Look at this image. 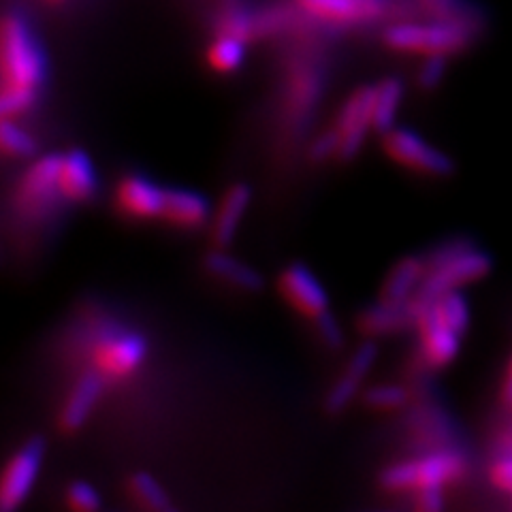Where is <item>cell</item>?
Segmentation results:
<instances>
[{
  "mask_svg": "<svg viewBox=\"0 0 512 512\" xmlns=\"http://www.w3.org/2000/svg\"><path fill=\"white\" fill-rule=\"evenodd\" d=\"M0 116L20 118L35 105L45 79V58L20 13H7L0 30Z\"/></svg>",
  "mask_w": 512,
  "mask_h": 512,
  "instance_id": "1",
  "label": "cell"
},
{
  "mask_svg": "<svg viewBox=\"0 0 512 512\" xmlns=\"http://www.w3.org/2000/svg\"><path fill=\"white\" fill-rule=\"evenodd\" d=\"M427 274L419 288V293L410 301V310L414 318L440 299L446 293L461 291L463 286L483 280L491 271L489 254L468 242H451L440 246L427 259Z\"/></svg>",
  "mask_w": 512,
  "mask_h": 512,
  "instance_id": "2",
  "label": "cell"
},
{
  "mask_svg": "<svg viewBox=\"0 0 512 512\" xmlns=\"http://www.w3.org/2000/svg\"><path fill=\"white\" fill-rule=\"evenodd\" d=\"M480 24L468 22H446L427 20L425 22H395L384 30V43L395 52L416 54V56H444L451 58L474 43Z\"/></svg>",
  "mask_w": 512,
  "mask_h": 512,
  "instance_id": "3",
  "label": "cell"
},
{
  "mask_svg": "<svg viewBox=\"0 0 512 512\" xmlns=\"http://www.w3.org/2000/svg\"><path fill=\"white\" fill-rule=\"evenodd\" d=\"M468 474V459L459 451H436L419 459L395 463L380 476V485L391 493H421L446 489Z\"/></svg>",
  "mask_w": 512,
  "mask_h": 512,
  "instance_id": "4",
  "label": "cell"
},
{
  "mask_svg": "<svg viewBox=\"0 0 512 512\" xmlns=\"http://www.w3.org/2000/svg\"><path fill=\"white\" fill-rule=\"evenodd\" d=\"M148 359V342L135 331H111L90 350V370L105 382L135 376Z\"/></svg>",
  "mask_w": 512,
  "mask_h": 512,
  "instance_id": "5",
  "label": "cell"
},
{
  "mask_svg": "<svg viewBox=\"0 0 512 512\" xmlns=\"http://www.w3.org/2000/svg\"><path fill=\"white\" fill-rule=\"evenodd\" d=\"M382 150L395 165L425 178H446L455 171V163L448 154L431 146L410 128H391L382 133Z\"/></svg>",
  "mask_w": 512,
  "mask_h": 512,
  "instance_id": "6",
  "label": "cell"
},
{
  "mask_svg": "<svg viewBox=\"0 0 512 512\" xmlns=\"http://www.w3.org/2000/svg\"><path fill=\"white\" fill-rule=\"evenodd\" d=\"M374 96L376 86H361L344 101L333 124V133L338 137V160L355 158L367 135L374 131Z\"/></svg>",
  "mask_w": 512,
  "mask_h": 512,
  "instance_id": "7",
  "label": "cell"
},
{
  "mask_svg": "<svg viewBox=\"0 0 512 512\" xmlns=\"http://www.w3.org/2000/svg\"><path fill=\"white\" fill-rule=\"evenodd\" d=\"M58 154H47L37 158L15 188V210L24 218H39L52 210L58 192Z\"/></svg>",
  "mask_w": 512,
  "mask_h": 512,
  "instance_id": "8",
  "label": "cell"
},
{
  "mask_svg": "<svg viewBox=\"0 0 512 512\" xmlns=\"http://www.w3.org/2000/svg\"><path fill=\"white\" fill-rule=\"evenodd\" d=\"M45 444L41 438L28 440L20 451H15L3 470L0 480V510L11 512L20 508L37 483L43 463Z\"/></svg>",
  "mask_w": 512,
  "mask_h": 512,
  "instance_id": "9",
  "label": "cell"
},
{
  "mask_svg": "<svg viewBox=\"0 0 512 512\" xmlns=\"http://www.w3.org/2000/svg\"><path fill=\"white\" fill-rule=\"evenodd\" d=\"M278 291L288 306L303 318L316 320L329 312V297L325 286L318 282V278L306 265H286L278 278Z\"/></svg>",
  "mask_w": 512,
  "mask_h": 512,
  "instance_id": "10",
  "label": "cell"
},
{
  "mask_svg": "<svg viewBox=\"0 0 512 512\" xmlns=\"http://www.w3.org/2000/svg\"><path fill=\"white\" fill-rule=\"evenodd\" d=\"M312 20L333 26L372 24L389 13V0H295Z\"/></svg>",
  "mask_w": 512,
  "mask_h": 512,
  "instance_id": "11",
  "label": "cell"
},
{
  "mask_svg": "<svg viewBox=\"0 0 512 512\" xmlns=\"http://www.w3.org/2000/svg\"><path fill=\"white\" fill-rule=\"evenodd\" d=\"M291 24V13L282 7H271L261 11H248L242 7H231L218 18L220 35H231L242 41L274 35Z\"/></svg>",
  "mask_w": 512,
  "mask_h": 512,
  "instance_id": "12",
  "label": "cell"
},
{
  "mask_svg": "<svg viewBox=\"0 0 512 512\" xmlns=\"http://www.w3.org/2000/svg\"><path fill=\"white\" fill-rule=\"evenodd\" d=\"M116 210L131 220H154L163 214L165 188L143 175H124L114 192Z\"/></svg>",
  "mask_w": 512,
  "mask_h": 512,
  "instance_id": "13",
  "label": "cell"
},
{
  "mask_svg": "<svg viewBox=\"0 0 512 512\" xmlns=\"http://www.w3.org/2000/svg\"><path fill=\"white\" fill-rule=\"evenodd\" d=\"M419 331V355L429 370H444L451 365L461 350V333L442 325L431 314L423 312L416 318Z\"/></svg>",
  "mask_w": 512,
  "mask_h": 512,
  "instance_id": "14",
  "label": "cell"
},
{
  "mask_svg": "<svg viewBox=\"0 0 512 512\" xmlns=\"http://www.w3.org/2000/svg\"><path fill=\"white\" fill-rule=\"evenodd\" d=\"M376 357H378V346L374 344V340L363 342L355 352H352V357L348 359L340 378L333 382V387L327 393V399H325L327 412L338 414L346 410V406L361 391V384L374 367Z\"/></svg>",
  "mask_w": 512,
  "mask_h": 512,
  "instance_id": "15",
  "label": "cell"
},
{
  "mask_svg": "<svg viewBox=\"0 0 512 512\" xmlns=\"http://www.w3.org/2000/svg\"><path fill=\"white\" fill-rule=\"evenodd\" d=\"M99 180L90 156L84 150H71L60 156L58 165V192L60 199L82 205L96 197Z\"/></svg>",
  "mask_w": 512,
  "mask_h": 512,
  "instance_id": "16",
  "label": "cell"
},
{
  "mask_svg": "<svg viewBox=\"0 0 512 512\" xmlns=\"http://www.w3.org/2000/svg\"><path fill=\"white\" fill-rule=\"evenodd\" d=\"M105 384L107 382L92 370L77 378V382L71 387V393L64 399V404L58 412V429L62 434H75V431H79L88 423L103 395Z\"/></svg>",
  "mask_w": 512,
  "mask_h": 512,
  "instance_id": "17",
  "label": "cell"
},
{
  "mask_svg": "<svg viewBox=\"0 0 512 512\" xmlns=\"http://www.w3.org/2000/svg\"><path fill=\"white\" fill-rule=\"evenodd\" d=\"M250 199H252V190L248 184H233L224 197L220 199L216 212L212 214V227H210V237L214 248L227 250L233 239L242 227L244 216L250 207Z\"/></svg>",
  "mask_w": 512,
  "mask_h": 512,
  "instance_id": "18",
  "label": "cell"
},
{
  "mask_svg": "<svg viewBox=\"0 0 512 512\" xmlns=\"http://www.w3.org/2000/svg\"><path fill=\"white\" fill-rule=\"evenodd\" d=\"M160 218L169 222L175 229L195 231L205 227V224L212 220V210L207 199H203L195 190L167 188L163 214H160Z\"/></svg>",
  "mask_w": 512,
  "mask_h": 512,
  "instance_id": "19",
  "label": "cell"
},
{
  "mask_svg": "<svg viewBox=\"0 0 512 512\" xmlns=\"http://www.w3.org/2000/svg\"><path fill=\"white\" fill-rule=\"evenodd\" d=\"M427 274V263L421 256H406L389 271L387 280L382 282L380 288V301L389 303V306H410L414 295L419 293V288Z\"/></svg>",
  "mask_w": 512,
  "mask_h": 512,
  "instance_id": "20",
  "label": "cell"
},
{
  "mask_svg": "<svg viewBox=\"0 0 512 512\" xmlns=\"http://www.w3.org/2000/svg\"><path fill=\"white\" fill-rule=\"evenodd\" d=\"M414 325H416V318L410 306H402V308L389 306V303H384L380 299L374 303V306L363 308L355 318V327L365 340L399 333Z\"/></svg>",
  "mask_w": 512,
  "mask_h": 512,
  "instance_id": "21",
  "label": "cell"
},
{
  "mask_svg": "<svg viewBox=\"0 0 512 512\" xmlns=\"http://www.w3.org/2000/svg\"><path fill=\"white\" fill-rule=\"evenodd\" d=\"M203 265L207 269V274L233 288H239V291L259 293L265 286V280L259 271L244 261L233 259L231 254H227L220 248H214L210 254H207Z\"/></svg>",
  "mask_w": 512,
  "mask_h": 512,
  "instance_id": "22",
  "label": "cell"
},
{
  "mask_svg": "<svg viewBox=\"0 0 512 512\" xmlns=\"http://www.w3.org/2000/svg\"><path fill=\"white\" fill-rule=\"evenodd\" d=\"M404 101V84L402 79L387 77L376 84V96H374V131L387 133L395 128V118L399 114V107Z\"/></svg>",
  "mask_w": 512,
  "mask_h": 512,
  "instance_id": "23",
  "label": "cell"
},
{
  "mask_svg": "<svg viewBox=\"0 0 512 512\" xmlns=\"http://www.w3.org/2000/svg\"><path fill=\"white\" fill-rule=\"evenodd\" d=\"M126 491L131 495V500L150 512H169L173 510V502L169 493L160 487L158 480L148 472H135L131 474L126 483Z\"/></svg>",
  "mask_w": 512,
  "mask_h": 512,
  "instance_id": "24",
  "label": "cell"
},
{
  "mask_svg": "<svg viewBox=\"0 0 512 512\" xmlns=\"http://www.w3.org/2000/svg\"><path fill=\"white\" fill-rule=\"evenodd\" d=\"M207 67L214 73L229 75L235 73L244 64L246 58V41L231 37V35H220L207 47Z\"/></svg>",
  "mask_w": 512,
  "mask_h": 512,
  "instance_id": "25",
  "label": "cell"
},
{
  "mask_svg": "<svg viewBox=\"0 0 512 512\" xmlns=\"http://www.w3.org/2000/svg\"><path fill=\"white\" fill-rule=\"evenodd\" d=\"M416 11L425 15L427 20H446V22H468L483 24L478 9L466 0H414Z\"/></svg>",
  "mask_w": 512,
  "mask_h": 512,
  "instance_id": "26",
  "label": "cell"
},
{
  "mask_svg": "<svg viewBox=\"0 0 512 512\" xmlns=\"http://www.w3.org/2000/svg\"><path fill=\"white\" fill-rule=\"evenodd\" d=\"M0 150L7 158H30L37 154V141L13 118L0 122Z\"/></svg>",
  "mask_w": 512,
  "mask_h": 512,
  "instance_id": "27",
  "label": "cell"
},
{
  "mask_svg": "<svg viewBox=\"0 0 512 512\" xmlns=\"http://www.w3.org/2000/svg\"><path fill=\"white\" fill-rule=\"evenodd\" d=\"M408 402V391L399 384H376V387H370L363 393V404L376 410V412H395L402 410Z\"/></svg>",
  "mask_w": 512,
  "mask_h": 512,
  "instance_id": "28",
  "label": "cell"
},
{
  "mask_svg": "<svg viewBox=\"0 0 512 512\" xmlns=\"http://www.w3.org/2000/svg\"><path fill=\"white\" fill-rule=\"evenodd\" d=\"M67 506L75 512H94L101 508V495L92 485L77 480L67 489Z\"/></svg>",
  "mask_w": 512,
  "mask_h": 512,
  "instance_id": "29",
  "label": "cell"
},
{
  "mask_svg": "<svg viewBox=\"0 0 512 512\" xmlns=\"http://www.w3.org/2000/svg\"><path fill=\"white\" fill-rule=\"evenodd\" d=\"M446 60L444 56H427L425 62L421 64L419 75H416V82L423 90H434L440 86L446 73Z\"/></svg>",
  "mask_w": 512,
  "mask_h": 512,
  "instance_id": "30",
  "label": "cell"
},
{
  "mask_svg": "<svg viewBox=\"0 0 512 512\" xmlns=\"http://www.w3.org/2000/svg\"><path fill=\"white\" fill-rule=\"evenodd\" d=\"M489 480L491 485L498 489L504 495H510L512 498V453L502 455L500 459H495L489 468Z\"/></svg>",
  "mask_w": 512,
  "mask_h": 512,
  "instance_id": "31",
  "label": "cell"
},
{
  "mask_svg": "<svg viewBox=\"0 0 512 512\" xmlns=\"http://www.w3.org/2000/svg\"><path fill=\"white\" fill-rule=\"evenodd\" d=\"M316 325V333H318V340L323 342L327 348L331 350H338L344 342V331L342 327L338 325V320H335L329 312L323 314L320 318L314 320Z\"/></svg>",
  "mask_w": 512,
  "mask_h": 512,
  "instance_id": "32",
  "label": "cell"
},
{
  "mask_svg": "<svg viewBox=\"0 0 512 512\" xmlns=\"http://www.w3.org/2000/svg\"><path fill=\"white\" fill-rule=\"evenodd\" d=\"M310 158L314 163H325L329 158H338V137H335L333 128H329L327 133H323L312 141Z\"/></svg>",
  "mask_w": 512,
  "mask_h": 512,
  "instance_id": "33",
  "label": "cell"
},
{
  "mask_svg": "<svg viewBox=\"0 0 512 512\" xmlns=\"http://www.w3.org/2000/svg\"><path fill=\"white\" fill-rule=\"evenodd\" d=\"M414 508L419 512H438L444 508V489H427L414 493Z\"/></svg>",
  "mask_w": 512,
  "mask_h": 512,
  "instance_id": "34",
  "label": "cell"
},
{
  "mask_svg": "<svg viewBox=\"0 0 512 512\" xmlns=\"http://www.w3.org/2000/svg\"><path fill=\"white\" fill-rule=\"evenodd\" d=\"M500 399L506 408H512V357L506 365V372H504V380H502V387H500Z\"/></svg>",
  "mask_w": 512,
  "mask_h": 512,
  "instance_id": "35",
  "label": "cell"
},
{
  "mask_svg": "<svg viewBox=\"0 0 512 512\" xmlns=\"http://www.w3.org/2000/svg\"><path fill=\"white\" fill-rule=\"evenodd\" d=\"M47 3H50V5H62L64 0H47Z\"/></svg>",
  "mask_w": 512,
  "mask_h": 512,
  "instance_id": "36",
  "label": "cell"
},
{
  "mask_svg": "<svg viewBox=\"0 0 512 512\" xmlns=\"http://www.w3.org/2000/svg\"><path fill=\"white\" fill-rule=\"evenodd\" d=\"M510 410H512V408H510Z\"/></svg>",
  "mask_w": 512,
  "mask_h": 512,
  "instance_id": "37",
  "label": "cell"
}]
</instances>
